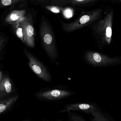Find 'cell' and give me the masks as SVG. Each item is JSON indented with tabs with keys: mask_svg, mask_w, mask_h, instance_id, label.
Here are the masks:
<instances>
[{
	"mask_svg": "<svg viewBox=\"0 0 121 121\" xmlns=\"http://www.w3.org/2000/svg\"><path fill=\"white\" fill-rule=\"evenodd\" d=\"M68 117L70 121H86L80 115L71 112H68Z\"/></svg>",
	"mask_w": 121,
	"mask_h": 121,
	"instance_id": "5bb4252c",
	"label": "cell"
},
{
	"mask_svg": "<svg viewBox=\"0 0 121 121\" xmlns=\"http://www.w3.org/2000/svg\"><path fill=\"white\" fill-rule=\"evenodd\" d=\"M99 14V11L93 12L89 14L83 15L75 22L70 23H65L60 20L62 24V30L66 33L72 32L92 22L97 19Z\"/></svg>",
	"mask_w": 121,
	"mask_h": 121,
	"instance_id": "3957f363",
	"label": "cell"
},
{
	"mask_svg": "<svg viewBox=\"0 0 121 121\" xmlns=\"http://www.w3.org/2000/svg\"><path fill=\"white\" fill-rule=\"evenodd\" d=\"M18 95L11 96L0 100V114L5 113L17 101L19 98Z\"/></svg>",
	"mask_w": 121,
	"mask_h": 121,
	"instance_id": "30bf717a",
	"label": "cell"
},
{
	"mask_svg": "<svg viewBox=\"0 0 121 121\" xmlns=\"http://www.w3.org/2000/svg\"><path fill=\"white\" fill-rule=\"evenodd\" d=\"M73 94V92L66 90L51 89L41 91L35 95L40 100L52 101L68 97Z\"/></svg>",
	"mask_w": 121,
	"mask_h": 121,
	"instance_id": "277c9868",
	"label": "cell"
},
{
	"mask_svg": "<svg viewBox=\"0 0 121 121\" xmlns=\"http://www.w3.org/2000/svg\"><path fill=\"white\" fill-rule=\"evenodd\" d=\"M46 8L52 12L55 13H60L63 12L64 10L62 8H60L56 6H48L46 7Z\"/></svg>",
	"mask_w": 121,
	"mask_h": 121,
	"instance_id": "2e32d148",
	"label": "cell"
},
{
	"mask_svg": "<svg viewBox=\"0 0 121 121\" xmlns=\"http://www.w3.org/2000/svg\"><path fill=\"white\" fill-rule=\"evenodd\" d=\"M19 23L23 29L25 44L30 48H34L35 30L31 15H27Z\"/></svg>",
	"mask_w": 121,
	"mask_h": 121,
	"instance_id": "5b68a950",
	"label": "cell"
},
{
	"mask_svg": "<svg viewBox=\"0 0 121 121\" xmlns=\"http://www.w3.org/2000/svg\"><path fill=\"white\" fill-rule=\"evenodd\" d=\"M39 33L42 46L48 56L53 62L57 63L58 54L54 32L44 15L42 16Z\"/></svg>",
	"mask_w": 121,
	"mask_h": 121,
	"instance_id": "6da1fadb",
	"label": "cell"
},
{
	"mask_svg": "<svg viewBox=\"0 0 121 121\" xmlns=\"http://www.w3.org/2000/svg\"><path fill=\"white\" fill-rule=\"evenodd\" d=\"M93 0H70L69 2L71 4H85V3H87L90 2H93Z\"/></svg>",
	"mask_w": 121,
	"mask_h": 121,
	"instance_id": "e0dca14e",
	"label": "cell"
},
{
	"mask_svg": "<svg viewBox=\"0 0 121 121\" xmlns=\"http://www.w3.org/2000/svg\"><path fill=\"white\" fill-rule=\"evenodd\" d=\"M14 87L10 78L7 75L3 76L0 81V100L7 97L14 92Z\"/></svg>",
	"mask_w": 121,
	"mask_h": 121,
	"instance_id": "ba28073f",
	"label": "cell"
},
{
	"mask_svg": "<svg viewBox=\"0 0 121 121\" xmlns=\"http://www.w3.org/2000/svg\"><path fill=\"white\" fill-rule=\"evenodd\" d=\"M25 10H15L12 11L5 18L6 23L14 25L18 24L27 16Z\"/></svg>",
	"mask_w": 121,
	"mask_h": 121,
	"instance_id": "9c48e42d",
	"label": "cell"
},
{
	"mask_svg": "<svg viewBox=\"0 0 121 121\" xmlns=\"http://www.w3.org/2000/svg\"><path fill=\"white\" fill-rule=\"evenodd\" d=\"M112 14L110 15L109 17H107V19H106L105 20L106 23H105V26H104V27H105V38L107 39V41L109 43H110L112 35ZM103 30H102V31Z\"/></svg>",
	"mask_w": 121,
	"mask_h": 121,
	"instance_id": "7c38bea8",
	"label": "cell"
},
{
	"mask_svg": "<svg viewBox=\"0 0 121 121\" xmlns=\"http://www.w3.org/2000/svg\"><path fill=\"white\" fill-rule=\"evenodd\" d=\"M24 52L29 60L28 65L31 70L43 80L51 82L52 77L46 67L27 49H24Z\"/></svg>",
	"mask_w": 121,
	"mask_h": 121,
	"instance_id": "7a4b0ae2",
	"label": "cell"
},
{
	"mask_svg": "<svg viewBox=\"0 0 121 121\" xmlns=\"http://www.w3.org/2000/svg\"></svg>",
	"mask_w": 121,
	"mask_h": 121,
	"instance_id": "44dd1931",
	"label": "cell"
},
{
	"mask_svg": "<svg viewBox=\"0 0 121 121\" xmlns=\"http://www.w3.org/2000/svg\"><path fill=\"white\" fill-rule=\"evenodd\" d=\"M21 1L20 0H2L0 1V6L2 7H7Z\"/></svg>",
	"mask_w": 121,
	"mask_h": 121,
	"instance_id": "9a60e30c",
	"label": "cell"
},
{
	"mask_svg": "<svg viewBox=\"0 0 121 121\" xmlns=\"http://www.w3.org/2000/svg\"><path fill=\"white\" fill-rule=\"evenodd\" d=\"M4 76L3 75V73L1 71H0V81H1L2 79L3 78Z\"/></svg>",
	"mask_w": 121,
	"mask_h": 121,
	"instance_id": "d6986e66",
	"label": "cell"
},
{
	"mask_svg": "<svg viewBox=\"0 0 121 121\" xmlns=\"http://www.w3.org/2000/svg\"><path fill=\"white\" fill-rule=\"evenodd\" d=\"M13 27L15 32L16 35L17 37L23 42L24 43V33H23V29L21 26L19 22L16 24L14 25Z\"/></svg>",
	"mask_w": 121,
	"mask_h": 121,
	"instance_id": "4fadbf2b",
	"label": "cell"
},
{
	"mask_svg": "<svg viewBox=\"0 0 121 121\" xmlns=\"http://www.w3.org/2000/svg\"><path fill=\"white\" fill-rule=\"evenodd\" d=\"M22 121H31V120H22Z\"/></svg>",
	"mask_w": 121,
	"mask_h": 121,
	"instance_id": "ffe728a7",
	"label": "cell"
},
{
	"mask_svg": "<svg viewBox=\"0 0 121 121\" xmlns=\"http://www.w3.org/2000/svg\"><path fill=\"white\" fill-rule=\"evenodd\" d=\"M63 14L64 16L66 18H70L73 16V10L70 8H66L64 11Z\"/></svg>",
	"mask_w": 121,
	"mask_h": 121,
	"instance_id": "ac0fdd59",
	"label": "cell"
},
{
	"mask_svg": "<svg viewBox=\"0 0 121 121\" xmlns=\"http://www.w3.org/2000/svg\"><path fill=\"white\" fill-rule=\"evenodd\" d=\"M98 109L96 104L92 103H73L66 105L64 109L59 112H68L71 110H79L90 114Z\"/></svg>",
	"mask_w": 121,
	"mask_h": 121,
	"instance_id": "8992f818",
	"label": "cell"
},
{
	"mask_svg": "<svg viewBox=\"0 0 121 121\" xmlns=\"http://www.w3.org/2000/svg\"><path fill=\"white\" fill-rule=\"evenodd\" d=\"M86 58L89 62L95 65H106L117 61V59L112 58L98 53L88 52L86 54Z\"/></svg>",
	"mask_w": 121,
	"mask_h": 121,
	"instance_id": "52a82bcc",
	"label": "cell"
},
{
	"mask_svg": "<svg viewBox=\"0 0 121 121\" xmlns=\"http://www.w3.org/2000/svg\"><path fill=\"white\" fill-rule=\"evenodd\" d=\"M90 115L91 121H115L107 114L99 109Z\"/></svg>",
	"mask_w": 121,
	"mask_h": 121,
	"instance_id": "8fae6325",
	"label": "cell"
}]
</instances>
